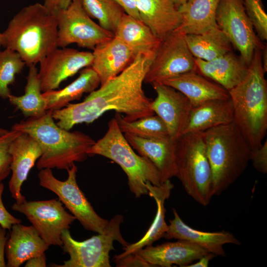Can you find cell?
I'll return each mask as SVG.
<instances>
[{"label":"cell","mask_w":267,"mask_h":267,"mask_svg":"<svg viewBox=\"0 0 267 267\" xmlns=\"http://www.w3.org/2000/svg\"><path fill=\"white\" fill-rule=\"evenodd\" d=\"M153 58L138 54L122 72L91 92L81 102L69 103L52 111L60 128L70 131L75 125L92 123L109 111L124 114L123 118L133 121L154 114L153 99L145 94L143 84Z\"/></svg>","instance_id":"6da1fadb"},{"label":"cell","mask_w":267,"mask_h":267,"mask_svg":"<svg viewBox=\"0 0 267 267\" xmlns=\"http://www.w3.org/2000/svg\"><path fill=\"white\" fill-rule=\"evenodd\" d=\"M52 111L46 110L41 116L28 118L15 123L12 128L30 135L41 146L43 153L36 163L39 170H67L75 162L85 161L87 151L95 141L84 133L70 132L59 127Z\"/></svg>","instance_id":"7a4b0ae2"},{"label":"cell","mask_w":267,"mask_h":267,"mask_svg":"<svg viewBox=\"0 0 267 267\" xmlns=\"http://www.w3.org/2000/svg\"><path fill=\"white\" fill-rule=\"evenodd\" d=\"M55 13L35 3L22 8L0 35V45L17 52L26 65H36L57 48Z\"/></svg>","instance_id":"3957f363"},{"label":"cell","mask_w":267,"mask_h":267,"mask_svg":"<svg viewBox=\"0 0 267 267\" xmlns=\"http://www.w3.org/2000/svg\"><path fill=\"white\" fill-rule=\"evenodd\" d=\"M262 50H255L245 77L228 91L233 122L251 150L262 145L267 131V83Z\"/></svg>","instance_id":"277c9868"},{"label":"cell","mask_w":267,"mask_h":267,"mask_svg":"<svg viewBox=\"0 0 267 267\" xmlns=\"http://www.w3.org/2000/svg\"><path fill=\"white\" fill-rule=\"evenodd\" d=\"M201 134L212 170L213 194L220 195L244 172L251 149L233 121Z\"/></svg>","instance_id":"5b68a950"},{"label":"cell","mask_w":267,"mask_h":267,"mask_svg":"<svg viewBox=\"0 0 267 267\" xmlns=\"http://www.w3.org/2000/svg\"><path fill=\"white\" fill-rule=\"evenodd\" d=\"M87 153L103 156L118 164L127 175L130 190L136 198L148 194L147 181L154 185L161 184L157 168L149 159L134 151L114 117L109 122L105 134L95 142Z\"/></svg>","instance_id":"8992f818"},{"label":"cell","mask_w":267,"mask_h":267,"mask_svg":"<svg viewBox=\"0 0 267 267\" xmlns=\"http://www.w3.org/2000/svg\"><path fill=\"white\" fill-rule=\"evenodd\" d=\"M177 177L187 194L203 206L213 196L212 173L201 133H188L176 140Z\"/></svg>","instance_id":"52a82bcc"},{"label":"cell","mask_w":267,"mask_h":267,"mask_svg":"<svg viewBox=\"0 0 267 267\" xmlns=\"http://www.w3.org/2000/svg\"><path fill=\"white\" fill-rule=\"evenodd\" d=\"M123 217L118 214L112 218L105 231L82 241L74 239L69 229L61 234L62 248L69 259L56 267H110L109 253L114 250L113 242L117 241L123 247L129 244L120 232Z\"/></svg>","instance_id":"ba28073f"},{"label":"cell","mask_w":267,"mask_h":267,"mask_svg":"<svg viewBox=\"0 0 267 267\" xmlns=\"http://www.w3.org/2000/svg\"><path fill=\"white\" fill-rule=\"evenodd\" d=\"M77 170L73 164L67 170V178L62 181L54 176L51 169H41L38 175L39 184L54 193L85 229L103 233L109 221L98 216L80 188L76 180Z\"/></svg>","instance_id":"9c48e42d"},{"label":"cell","mask_w":267,"mask_h":267,"mask_svg":"<svg viewBox=\"0 0 267 267\" xmlns=\"http://www.w3.org/2000/svg\"><path fill=\"white\" fill-rule=\"evenodd\" d=\"M55 13L58 47L76 44L79 47L93 50L114 36L93 21L85 11L80 0H72L67 8Z\"/></svg>","instance_id":"30bf717a"},{"label":"cell","mask_w":267,"mask_h":267,"mask_svg":"<svg viewBox=\"0 0 267 267\" xmlns=\"http://www.w3.org/2000/svg\"><path fill=\"white\" fill-rule=\"evenodd\" d=\"M216 22L248 65L255 50L266 46L256 33L241 0H220Z\"/></svg>","instance_id":"8fae6325"},{"label":"cell","mask_w":267,"mask_h":267,"mask_svg":"<svg viewBox=\"0 0 267 267\" xmlns=\"http://www.w3.org/2000/svg\"><path fill=\"white\" fill-rule=\"evenodd\" d=\"M11 208L27 218L49 246L62 247V233L69 229L76 220L65 210L59 199L29 201L26 200L20 203L15 202Z\"/></svg>","instance_id":"7c38bea8"},{"label":"cell","mask_w":267,"mask_h":267,"mask_svg":"<svg viewBox=\"0 0 267 267\" xmlns=\"http://www.w3.org/2000/svg\"><path fill=\"white\" fill-rule=\"evenodd\" d=\"M190 71L196 72L195 58L189 49L184 35L175 30L161 41L144 83H161Z\"/></svg>","instance_id":"4fadbf2b"},{"label":"cell","mask_w":267,"mask_h":267,"mask_svg":"<svg viewBox=\"0 0 267 267\" xmlns=\"http://www.w3.org/2000/svg\"><path fill=\"white\" fill-rule=\"evenodd\" d=\"M59 48L39 62L38 76L43 92L58 89L64 81L91 65L92 52L66 47Z\"/></svg>","instance_id":"5bb4252c"},{"label":"cell","mask_w":267,"mask_h":267,"mask_svg":"<svg viewBox=\"0 0 267 267\" xmlns=\"http://www.w3.org/2000/svg\"><path fill=\"white\" fill-rule=\"evenodd\" d=\"M156 97L151 109L164 122L170 137L176 140L185 134L193 107L189 99L176 89L160 83L152 84Z\"/></svg>","instance_id":"9a60e30c"},{"label":"cell","mask_w":267,"mask_h":267,"mask_svg":"<svg viewBox=\"0 0 267 267\" xmlns=\"http://www.w3.org/2000/svg\"><path fill=\"white\" fill-rule=\"evenodd\" d=\"M9 150L11 156V176L8 188L11 197L16 203H20L26 200L21 193L23 183L42 155L43 151L32 136L22 132L12 140Z\"/></svg>","instance_id":"2e32d148"},{"label":"cell","mask_w":267,"mask_h":267,"mask_svg":"<svg viewBox=\"0 0 267 267\" xmlns=\"http://www.w3.org/2000/svg\"><path fill=\"white\" fill-rule=\"evenodd\" d=\"M91 67L98 75L100 85L117 76L134 60L136 55L116 36L92 50Z\"/></svg>","instance_id":"e0dca14e"},{"label":"cell","mask_w":267,"mask_h":267,"mask_svg":"<svg viewBox=\"0 0 267 267\" xmlns=\"http://www.w3.org/2000/svg\"><path fill=\"white\" fill-rule=\"evenodd\" d=\"M174 219L169 220L167 231L164 237L167 239L184 240L195 244L217 256L225 257L223 246L226 244H241L240 241L227 231L207 232L189 226L181 219L177 211L173 209Z\"/></svg>","instance_id":"ac0fdd59"},{"label":"cell","mask_w":267,"mask_h":267,"mask_svg":"<svg viewBox=\"0 0 267 267\" xmlns=\"http://www.w3.org/2000/svg\"><path fill=\"white\" fill-rule=\"evenodd\" d=\"M137 253L152 267H170L176 265L186 267L209 252L195 244L178 239L155 246H147Z\"/></svg>","instance_id":"d6986e66"},{"label":"cell","mask_w":267,"mask_h":267,"mask_svg":"<svg viewBox=\"0 0 267 267\" xmlns=\"http://www.w3.org/2000/svg\"><path fill=\"white\" fill-rule=\"evenodd\" d=\"M124 134L139 155L147 158L154 164L159 172L161 183L176 177L175 140L170 137L149 139L129 134Z\"/></svg>","instance_id":"ffe728a7"},{"label":"cell","mask_w":267,"mask_h":267,"mask_svg":"<svg viewBox=\"0 0 267 267\" xmlns=\"http://www.w3.org/2000/svg\"><path fill=\"white\" fill-rule=\"evenodd\" d=\"M13 224L5 245L6 267H19L29 259L40 255L49 246L32 225Z\"/></svg>","instance_id":"44dd1931"},{"label":"cell","mask_w":267,"mask_h":267,"mask_svg":"<svg viewBox=\"0 0 267 267\" xmlns=\"http://www.w3.org/2000/svg\"><path fill=\"white\" fill-rule=\"evenodd\" d=\"M195 63L197 72L227 91L244 79L249 67L241 56L232 51L210 61L195 58Z\"/></svg>","instance_id":"7402d4cb"},{"label":"cell","mask_w":267,"mask_h":267,"mask_svg":"<svg viewBox=\"0 0 267 267\" xmlns=\"http://www.w3.org/2000/svg\"><path fill=\"white\" fill-rule=\"evenodd\" d=\"M140 18L162 40L180 25L181 17L173 0H134Z\"/></svg>","instance_id":"603a6c76"},{"label":"cell","mask_w":267,"mask_h":267,"mask_svg":"<svg viewBox=\"0 0 267 267\" xmlns=\"http://www.w3.org/2000/svg\"><path fill=\"white\" fill-rule=\"evenodd\" d=\"M161 83L183 94L189 99L193 107L209 100L229 97L226 89L196 71L180 74Z\"/></svg>","instance_id":"cb8c5ba5"},{"label":"cell","mask_w":267,"mask_h":267,"mask_svg":"<svg viewBox=\"0 0 267 267\" xmlns=\"http://www.w3.org/2000/svg\"><path fill=\"white\" fill-rule=\"evenodd\" d=\"M145 185L148 190V194L155 200L157 205L154 220L144 235L138 241L123 247L124 251L115 255L114 260L136 253L146 246L151 245L154 242L163 237L167 231L168 225L165 220L166 209L164 204L166 200L169 198L174 186L170 179L159 185H154L147 181Z\"/></svg>","instance_id":"d4e9b609"},{"label":"cell","mask_w":267,"mask_h":267,"mask_svg":"<svg viewBox=\"0 0 267 267\" xmlns=\"http://www.w3.org/2000/svg\"><path fill=\"white\" fill-rule=\"evenodd\" d=\"M114 36L125 43L136 55L140 53L153 58L162 41L142 21L126 13Z\"/></svg>","instance_id":"484cf974"},{"label":"cell","mask_w":267,"mask_h":267,"mask_svg":"<svg viewBox=\"0 0 267 267\" xmlns=\"http://www.w3.org/2000/svg\"><path fill=\"white\" fill-rule=\"evenodd\" d=\"M233 121V109L230 97L209 100L192 108L185 134L201 133Z\"/></svg>","instance_id":"4316f807"},{"label":"cell","mask_w":267,"mask_h":267,"mask_svg":"<svg viewBox=\"0 0 267 267\" xmlns=\"http://www.w3.org/2000/svg\"><path fill=\"white\" fill-rule=\"evenodd\" d=\"M220 0H188L178 6L181 22L177 30L183 35L203 33L217 26L216 14Z\"/></svg>","instance_id":"83f0119b"},{"label":"cell","mask_w":267,"mask_h":267,"mask_svg":"<svg viewBox=\"0 0 267 267\" xmlns=\"http://www.w3.org/2000/svg\"><path fill=\"white\" fill-rule=\"evenodd\" d=\"M100 85V79L91 66L81 70L78 78L65 88L42 93L46 110L61 109L74 100H78L84 93H90Z\"/></svg>","instance_id":"f1b7e54d"},{"label":"cell","mask_w":267,"mask_h":267,"mask_svg":"<svg viewBox=\"0 0 267 267\" xmlns=\"http://www.w3.org/2000/svg\"><path fill=\"white\" fill-rule=\"evenodd\" d=\"M184 37L196 58L210 61L232 51L231 43L218 26L203 33L187 34Z\"/></svg>","instance_id":"f546056e"},{"label":"cell","mask_w":267,"mask_h":267,"mask_svg":"<svg viewBox=\"0 0 267 267\" xmlns=\"http://www.w3.org/2000/svg\"><path fill=\"white\" fill-rule=\"evenodd\" d=\"M28 67L24 93L21 96L11 94L8 98L11 104L27 118L41 116L46 111L38 69L35 65H31Z\"/></svg>","instance_id":"4dcf8cb0"},{"label":"cell","mask_w":267,"mask_h":267,"mask_svg":"<svg viewBox=\"0 0 267 267\" xmlns=\"http://www.w3.org/2000/svg\"><path fill=\"white\" fill-rule=\"evenodd\" d=\"M114 118L123 134L149 139L170 137L166 125L157 115L153 114L133 121H127L121 114L116 113Z\"/></svg>","instance_id":"1f68e13d"},{"label":"cell","mask_w":267,"mask_h":267,"mask_svg":"<svg viewBox=\"0 0 267 267\" xmlns=\"http://www.w3.org/2000/svg\"><path fill=\"white\" fill-rule=\"evenodd\" d=\"M89 16L97 20L103 29L114 34L125 13L123 9L113 0H80Z\"/></svg>","instance_id":"d6a6232c"},{"label":"cell","mask_w":267,"mask_h":267,"mask_svg":"<svg viewBox=\"0 0 267 267\" xmlns=\"http://www.w3.org/2000/svg\"><path fill=\"white\" fill-rule=\"evenodd\" d=\"M25 65L15 51L8 48L0 50V98L8 99L11 94L9 86L14 83L16 76L21 73Z\"/></svg>","instance_id":"836d02e7"},{"label":"cell","mask_w":267,"mask_h":267,"mask_svg":"<svg viewBox=\"0 0 267 267\" xmlns=\"http://www.w3.org/2000/svg\"><path fill=\"white\" fill-rule=\"evenodd\" d=\"M245 12L259 38L267 39V14L262 0H241Z\"/></svg>","instance_id":"e575fe53"},{"label":"cell","mask_w":267,"mask_h":267,"mask_svg":"<svg viewBox=\"0 0 267 267\" xmlns=\"http://www.w3.org/2000/svg\"><path fill=\"white\" fill-rule=\"evenodd\" d=\"M21 133L11 128L7 133L0 136V183L11 173V156L9 150V146Z\"/></svg>","instance_id":"d590c367"},{"label":"cell","mask_w":267,"mask_h":267,"mask_svg":"<svg viewBox=\"0 0 267 267\" xmlns=\"http://www.w3.org/2000/svg\"><path fill=\"white\" fill-rule=\"evenodd\" d=\"M250 161L254 168L259 172L267 173V140L258 149L251 150Z\"/></svg>","instance_id":"8d00e7d4"},{"label":"cell","mask_w":267,"mask_h":267,"mask_svg":"<svg viewBox=\"0 0 267 267\" xmlns=\"http://www.w3.org/2000/svg\"><path fill=\"white\" fill-rule=\"evenodd\" d=\"M4 184L0 183V224L6 230H10L13 224L20 223L21 220L12 216L5 208L2 201Z\"/></svg>","instance_id":"74e56055"},{"label":"cell","mask_w":267,"mask_h":267,"mask_svg":"<svg viewBox=\"0 0 267 267\" xmlns=\"http://www.w3.org/2000/svg\"><path fill=\"white\" fill-rule=\"evenodd\" d=\"M116 267H152L137 252L129 254L121 259L114 260Z\"/></svg>","instance_id":"f35d334b"},{"label":"cell","mask_w":267,"mask_h":267,"mask_svg":"<svg viewBox=\"0 0 267 267\" xmlns=\"http://www.w3.org/2000/svg\"><path fill=\"white\" fill-rule=\"evenodd\" d=\"M124 10L125 12L134 18L140 19L134 0H113Z\"/></svg>","instance_id":"ab89813d"},{"label":"cell","mask_w":267,"mask_h":267,"mask_svg":"<svg viewBox=\"0 0 267 267\" xmlns=\"http://www.w3.org/2000/svg\"><path fill=\"white\" fill-rule=\"evenodd\" d=\"M72 0H44L43 4L50 11L55 13L68 7Z\"/></svg>","instance_id":"60d3db41"},{"label":"cell","mask_w":267,"mask_h":267,"mask_svg":"<svg viewBox=\"0 0 267 267\" xmlns=\"http://www.w3.org/2000/svg\"><path fill=\"white\" fill-rule=\"evenodd\" d=\"M7 238L6 229L0 224V267H6L5 260V249Z\"/></svg>","instance_id":"b9f144b4"},{"label":"cell","mask_w":267,"mask_h":267,"mask_svg":"<svg viewBox=\"0 0 267 267\" xmlns=\"http://www.w3.org/2000/svg\"><path fill=\"white\" fill-rule=\"evenodd\" d=\"M25 267H45L46 258L44 253L32 257L26 262Z\"/></svg>","instance_id":"7bdbcfd3"},{"label":"cell","mask_w":267,"mask_h":267,"mask_svg":"<svg viewBox=\"0 0 267 267\" xmlns=\"http://www.w3.org/2000/svg\"><path fill=\"white\" fill-rule=\"evenodd\" d=\"M216 256L215 254L209 252L199 259L197 262L191 264L186 267H207L210 261Z\"/></svg>","instance_id":"ee69618b"},{"label":"cell","mask_w":267,"mask_h":267,"mask_svg":"<svg viewBox=\"0 0 267 267\" xmlns=\"http://www.w3.org/2000/svg\"><path fill=\"white\" fill-rule=\"evenodd\" d=\"M262 62L263 66L265 72L267 71V47L262 50Z\"/></svg>","instance_id":"f6af8a7d"},{"label":"cell","mask_w":267,"mask_h":267,"mask_svg":"<svg viewBox=\"0 0 267 267\" xmlns=\"http://www.w3.org/2000/svg\"><path fill=\"white\" fill-rule=\"evenodd\" d=\"M177 7L185 3L188 0H173Z\"/></svg>","instance_id":"bcb514c9"},{"label":"cell","mask_w":267,"mask_h":267,"mask_svg":"<svg viewBox=\"0 0 267 267\" xmlns=\"http://www.w3.org/2000/svg\"><path fill=\"white\" fill-rule=\"evenodd\" d=\"M9 130L0 128V136L7 133Z\"/></svg>","instance_id":"7dc6e473"},{"label":"cell","mask_w":267,"mask_h":267,"mask_svg":"<svg viewBox=\"0 0 267 267\" xmlns=\"http://www.w3.org/2000/svg\"><path fill=\"white\" fill-rule=\"evenodd\" d=\"M0 35H1V33H0Z\"/></svg>","instance_id":"c3c4849f"}]
</instances>
